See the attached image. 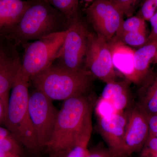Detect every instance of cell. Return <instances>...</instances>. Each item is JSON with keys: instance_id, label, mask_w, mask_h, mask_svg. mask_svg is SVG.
<instances>
[{"instance_id": "1", "label": "cell", "mask_w": 157, "mask_h": 157, "mask_svg": "<svg viewBox=\"0 0 157 157\" xmlns=\"http://www.w3.org/2000/svg\"><path fill=\"white\" fill-rule=\"evenodd\" d=\"M91 114V103L86 94L63 101L45 147L49 157H66L76 145L89 142L92 131Z\"/></svg>"}, {"instance_id": "2", "label": "cell", "mask_w": 157, "mask_h": 157, "mask_svg": "<svg viewBox=\"0 0 157 157\" xmlns=\"http://www.w3.org/2000/svg\"><path fill=\"white\" fill-rule=\"evenodd\" d=\"M21 67L11 88L3 123L21 145L30 152L36 153L40 149L29 111L30 78L23 73Z\"/></svg>"}, {"instance_id": "3", "label": "cell", "mask_w": 157, "mask_h": 157, "mask_svg": "<svg viewBox=\"0 0 157 157\" xmlns=\"http://www.w3.org/2000/svg\"><path fill=\"white\" fill-rule=\"evenodd\" d=\"M91 73L83 70L74 71L59 65H52L31 77L34 87L53 100L64 101L85 94L92 84Z\"/></svg>"}, {"instance_id": "4", "label": "cell", "mask_w": 157, "mask_h": 157, "mask_svg": "<svg viewBox=\"0 0 157 157\" xmlns=\"http://www.w3.org/2000/svg\"><path fill=\"white\" fill-rule=\"evenodd\" d=\"M66 21L63 14L47 1L31 2L19 22L10 32V36L16 43L38 40L66 31L63 29Z\"/></svg>"}, {"instance_id": "5", "label": "cell", "mask_w": 157, "mask_h": 157, "mask_svg": "<svg viewBox=\"0 0 157 157\" xmlns=\"http://www.w3.org/2000/svg\"><path fill=\"white\" fill-rule=\"evenodd\" d=\"M66 36V30L43 37L29 45L21 63L23 73L30 79L51 66L59 56Z\"/></svg>"}, {"instance_id": "6", "label": "cell", "mask_w": 157, "mask_h": 157, "mask_svg": "<svg viewBox=\"0 0 157 157\" xmlns=\"http://www.w3.org/2000/svg\"><path fill=\"white\" fill-rule=\"evenodd\" d=\"M29 111L41 150L46 147L50 140L59 110L52 100L36 90L29 94Z\"/></svg>"}, {"instance_id": "7", "label": "cell", "mask_w": 157, "mask_h": 157, "mask_svg": "<svg viewBox=\"0 0 157 157\" xmlns=\"http://www.w3.org/2000/svg\"><path fill=\"white\" fill-rule=\"evenodd\" d=\"M90 32L79 17L70 24L66 30L64 42L58 59L59 65L69 70L79 71L84 61Z\"/></svg>"}, {"instance_id": "8", "label": "cell", "mask_w": 157, "mask_h": 157, "mask_svg": "<svg viewBox=\"0 0 157 157\" xmlns=\"http://www.w3.org/2000/svg\"><path fill=\"white\" fill-rule=\"evenodd\" d=\"M84 63L88 71L106 84L117 81L109 42L101 35L90 33Z\"/></svg>"}, {"instance_id": "9", "label": "cell", "mask_w": 157, "mask_h": 157, "mask_svg": "<svg viewBox=\"0 0 157 157\" xmlns=\"http://www.w3.org/2000/svg\"><path fill=\"white\" fill-rule=\"evenodd\" d=\"M89 20L97 33L109 41L120 29L124 15L111 1L96 0L86 9Z\"/></svg>"}, {"instance_id": "10", "label": "cell", "mask_w": 157, "mask_h": 157, "mask_svg": "<svg viewBox=\"0 0 157 157\" xmlns=\"http://www.w3.org/2000/svg\"><path fill=\"white\" fill-rule=\"evenodd\" d=\"M149 136L147 116L137 106L128 111V121L120 157H131L143 148Z\"/></svg>"}, {"instance_id": "11", "label": "cell", "mask_w": 157, "mask_h": 157, "mask_svg": "<svg viewBox=\"0 0 157 157\" xmlns=\"http://www.w3.org/2000/svg\"><path fill=\"white\" fill-rule=\"evenodd\" d=\"M21 63L17 49L14 46L0 48V101L5 108L6 115L9 93ZM5 115V117H6Z\"/></svg>"}, {"instance_id": "12", "label": "cell", "mask_w": 157, "mask_h": 157, "mask_svg": "<svg viewBox=\"0 0 157 157\" xmlns=\"http://www.w3.org/2000/svg\"><path fill=\"white\" fill-rule=\"evenodd\" d=\"M128 121V111L107 118H98V132L115 157H120Z\"/></svg>"}, {"instance_id": "13", "label": "cell", "mask_w": 157, "mask_h": 157, "mask_svg": "<svg viewBox=\"0 0 157 157\" xmlns=\"http://www.w3.org/2000/svg\"><path fill=\"white\" fill-rule=\"evenodd\" d=\"M114 68L120 72L126 80L139 84L134 68V54L135 50L118 40L116 37L109 41Z\"/></svg>"}, {"instance_id": "14", "label": "cell", "mask_w": 157, "mask_h": 157, "mask_svg": "<svg viewBox=\"0 0 157 157\" xmlns=\"http://www.w3.org/2000/svg\"><path fill=\"white\" fill-rule=\"evenodd\" d=\"M31 3L22 0H0V34L13 29Z\"/></svg>"}, {"instance_id": "15", "label": "cell", "mask_w": 157, "mask_h": 157, "mask_svg": "<svg viewBox=\"0 0 157 157\" xmlns=\"http://www.w3.org/2000/svg\"><path fill=\"white\" fill-rule=\"evenodd\" d=\"M130 83L125 80L107 83L100 98L110 101L117 112H124L132 102Z\"/></svg>"}, {"instance_id": "16", "label": "cell", "mask_w": 157, "mask_h": 157, "mask_svg": "<svg viewBox=\"0 0 157 157\" xmlns=\"http://www.w3.org/2000/svg\"><path fill=\"white\" fill-rule=\"evenodd\" d=\"M157 58V43H147L135 50L134 54V68L139 84L143 83L151 74L150 67Z\"/></svg>"}, {"instance_id": "17", "label": "cell", "mask_w": 157, "mask_h": 157, "mask_svg": "<svg viewBox=\"0 0 157 157\" xmlns=\"http://www.w3.org/2000/svg\"><path fill=\"white\" fill-rule=\"evenodd\" d=\"M140 99L136 106L147 116L157 113V73L150 75L140 90Z\"/></svg>"}, {"instance_id": "18", "label": "cell", "mask_w": 157, "mask_h": 157, "mask_svg": "<svg viewBox=\"0 0 157 157\" xmlns=\"http://www.w3.org/2000/svg\"><path fill=\"white\" fill-rule=\"evenodd\" d=\"M58 10L70 23L79 17L78 12L79 1L78 0H49L46 1Z\"/></svg>"}, {"instance_id": "19", "label": "cell", "mask_w": 157, "mask_h": 157, "mask_svg": "<svg viewBox=\"0 0 157 157\" xmlns=\"http://www.w3.org/2000/svg\"><path fill=\"white\" fill-rule=\"evenodd\" d=\"M116 38L125 45L138 48L146 45L147 36L146 32H129L116 35Z\"/></svg>"}, {"instance_id": "20", "label": "cell", "mask_w": 157, "mask_h": 157, "mask_svg": "<svg viewBox=\"0 0 157 157\" xmlns=\"http://www.w3.org/2000/svg\"><path fill=\"white\" fill-rule=\"evenodd\" d=\"M146 32L145 21L139 16H132L124 21L120 29L116 35L129 32Z\"/></svg>"}, {"instance_id": "21", "label": "cell", "mask_w": 157, "mask_h": 157, "mask_svg": "<svg viewBox=\"0 0 157 157\" xmlns=\"http://www.w3.org/2000/svg\"><path fill=\"white\" fill-rule=\"evenodd\" d=\"M21 144L12 135L0 138V151L15 155L22 154Z\"/></svg>"}, {"instance_id": "22", "label": "cell", "mask_w": 157, "mask_h": 157, "mask_svg": "<svg viewBox=\"0 0 157 157\" xmlns=\"http://www.w3.org/2000/svg\"><path fill=\"white\" fill-rule=\"evenodd\" d=\"M95 112L98 118H107L117 113L110 101L100 98L97 101Z\"/></svg>"}, {"instance_id": "23", "label": "cell", "mask_w": 157, "mask_h": 157, "mask_svg": "<svg viewBox=\"0 0 157 157\" xmlns=\"http://www.w3.org/2000/svg\"><path fill=\"white\" fill-rule=\"evenodd\" d=\"M111 2L123 15L131 16L139 1L135 0H110Z\"/></svg>"}, {"instance_id": "24", "label": "cell", "mask_w": 157, "mask_h": 157, "mask_svg": "<svg viewBox=\"0 0 157 157\" xmlns=\"http://www.w3.org/2000/svg\"><path fill=\"white\" fill-rule=\"evenodd\" d=\"M157 12V0H147L144 2L139 17L144 21H149Z\"/></svg>"}, {"instance_id": "25", "label": "cell", "mask_w": 157, "mask_h": 157, "mask_svg": "<svg viewBox=\"0 0 157 157\" xmlns=\"http://www.w3.org/2000/svg\"><path fill=\"white\" fill-rule=\"evenodd\" d=\"M85 157H115L108 147L99 145L91 149H88Z\"/></svg>"}, {"instance_id": "26", "label": "cell", "mask_w": 157, "mask_h": 157, "mask_svg": "<svg viewBox=\"0 0 157 157\" xmlns=\"http://www.w3.org/2000/svg\"><path fill=\"white\" fill-rule=\"evenodd\" d=\"M157 152V137L148 136L142 149L141 155H148Z\"/></svg>"}, {"instance_id": "27", "label": "cell", "mask_w": 157, "mask_h": 157, "mask_svg": "<svg viewBox=\"0 0 157 157\" xmlns=\"http://www.w3.org/2000/svg\"><path fill=\"white\" fill-rule=\"evenodd\" d=\"M88 142H82L76 145L66 157H85L88 150Z\"/></svg>"}, {"instance_id": "28", "label": "cell", "mask_w": 157, "mask_h": 157, "mask_svg": "<svg viewBox=\"0 0 157 157\" xmlns=\"http://www.w3.org/2000/svg\"><path fill=\"white\" fill-rule=\"evenodd\" d=\"M149 21L151 25V30L147 36V44L152 42L157 43V12L151 18Z\"/></svg>"}, {"instance_id": "29", "label": "cell", "mask_w": 157, "mask_h": 157, "mask_svg": "<svg viewBox=\"0 0 157 157\" xmlns=\"http://www.w3.org/2000/svg\"><path fill=\"white\" fill-rule=\"evenodd\" d=\"M147 116L149 136H155L157 133V113Z\"/></svg>"}, {"instance_id": "30", "label": "cell", "mask_w": 157, "mask_h": 157, "mask_svg": "<svg viewBox=\"0 0 157 157\" xmlns=\"http://www.w3.org/2000/svg\"><path fill=\"white\" fill-rule=\"evenodd\" d=\"M5 115H6V113H5V108L2 103L0 101V124L4 122Z\"/></svg>"}, {"instance_id": "31", "label": "cell", "mask_w": 157, "mask_h": 157, "mask_svg": "<svg viewBox=\"0 0 157 157\" xmlns=\"http://www.w3.org/2000/svg\"><path fill=\"white\" fill-rule=\"evenodd\" d=\"M12 155H13L0 151V157H10Z\"/></svg>"}, {"instance_id": "32", "label": "cell", "mask_w": 157, "mask_h": 157, "mask_svg": "<svg viewBox=\"0 0 157 157\" xmlns=\"http://www.w3.org/2000/svg\"><path fill=\"white\" fill-rule=\"evenodd\" d=\"M145 156H148L149 157H157V152H156L152 154L148 155Z\"/></svg>"}, {"instance_id": "33", "label": "cell", "mask_w": 157, "mask_h": 157, "mask_svg": "<svg viewBox=\"0 0 157 157\" xmlns=\"http://www.w3.org/2000/svg\"><path fill=\"white\" fill-rule=\"evenodd\" d=\"M10 157H19V156L15 155H13L11 156Z\"/></svg>"}, {"instance_id": "34", "label": "cell", "mask_w": 157, "mask_h": 157, "mask_svg": "<svg viewBox=\"0 0 157 157\" xmlns=\"http://www.w3.org/2000/svg\"><path fill=\"white\" fill-rule=\"evenodd\" d=\"M140 157H149L148 156H145L140 155Z\"/></svg>"}, {"instance_id": "35", "label": "cell", "mask_w": 157, "mask_h": 157, "mask_svg": "<svg viewBox=\"0 0 157 157\" xmlns=\"http://www.w3.org/2000/svg\"><path fill=\"white\" fill-rule=\"evenodd\" d=\"M155 63H157V58L156 59V61H155Z\"/></svg>"}, {"instance_id": "36", "label": "cell", "mask_w": 157, "mask_h": 157, "mask_svg": "<svg viewBox=\"0 0 157 157\" xmlns=\"http://www.w3.org/2000/svg\"><path fill=\"white\" fill-rule=\"evenodd\" d=\"M155 136H156V137H157V133L155 135Z\"/></svg>"}, {"instance_id": "37", "label": "cell", "mask_w": 157, "mask_h": 157, "mask_svg": "<svg viewBox=\"0 0 157 157\" xmlns=\"http://www.w3.org/2000/svg\"><path fill=\"white\" fill-rule=\"evenodd\" d=\"M0 48H1V47H0Z\"/></svg>"}]
</instances>
